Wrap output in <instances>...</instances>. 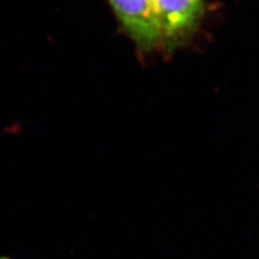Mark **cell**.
Masks as SVG:
<instances>
[{
  "label": "cell",
  "mask_w": 259,
  "mask_h": 259,
  "mask_svg": "<svg viewBox=\"0 0 259 259\" xmlns=\"http://www.w3.org/2000/svg\"><path fill=\"white\" fill-rule=\"evenodd\" d=\"M121 26L144 50L162 44L157 13L152 0H108Z\"/></svg>",
  "instance_id": "7a4b0ae2"
},
{
  "label": "cell",
  "mask_w": 259,
  "mask_h": 259,
  "mask_svg": "<svg viewBox=\"0 0 259 259\" xmlns=\"http://www.w3.org/2000/svg\"><path fill=\"white\" fill-rule=\"evenodd\" d=\"M162 36V44L173 49L186 41L204 13V0H152Z\"/></svg>",
  "instance_id": "6da1fadb"
}]
</instances>
